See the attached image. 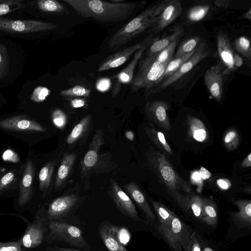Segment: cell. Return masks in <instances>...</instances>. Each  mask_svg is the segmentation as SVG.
<instances>
[{
  "instance_id": "cell-38",
  "label": "cell",
  "mask_w": 251,
  "mask_h": 251,
  "mask_svg": "<svg viewBox=\"0 0 251 251\" xmlns=\"http://www.w3.org/2000/svg\"><path fill=\"white\" fill-rule=\"evenodd\" d=\"M234 47L237 51L246 58H251V47L250 40L245 36L238 37L234 41Z\"/></svg>"
},
{
  "instance_id": "cell-46",
  "label": "cell",
  "mask_w": 251,
  "mask_h": 251,
  "mask_svg": "<svg viewBox=\"0 0 251 251\" xmlns=\"http://www.w3.org/2000/svg\"><path fill=\"white\" fill-rule=\"evenodd\" d=\"M111 226L114 231L118 241L123 245L124 243L128 242L130 238V235L128 231L122 228H119L111 225Z\"/></svg>"
},
{
  "instance_id": "cell-21",
  "label": "cell",
  "mask_w": 251,
  "mask_h": 251,
  "mask_svg": "<svg viewBox=\"0 0 251 251\" xmlns=\"http://www.w3.org/2000/svg\"><path fill=\"white\" fill-rule=\"evenodd\" d=\"M149 44L142 48L137 51L134 54L132 60L121 72H120L116 76V83L113 89L112 96L115 97L119 93L121 86L123 84L131 83L133 80L135 69L142 57L143 54L151 44Z\"/></svg>"
},
{
  "instance_id": "cell-24",
  "label": "cell",
  "mask_w": 251,
  "mask_h": 251,
  "mask_svg": "<svg viewBox=\"0 0 251 251\" xmlns=\"http://www.w3.org/2000/svg\"><path fill=\"white\" fill-rule=\"evenodd\" d=\"M76 155L74 153H65L61 161L55 177L53 189L60 191L69 178L73 168Z\"/></svg>"
},
{
  "instance_id": "cell-14",
  "label": "cell",
  "mask_w": 251,
  "mask_h": 251,
  "mask_svg": "<svg viewBox=\"0 0 251 251\" xmlns=\"http://www.w3.org/2000/svg\"><path fill=\"white\" fill-rule=\"evenodd\" d=\"M155 39L153 35L151 34L142 41L111 54L100 63L97 71L101 72L121 66L126 63L133 54L146 45L151 43Z\"/></svg>"
},
{
  "instance_id": "cell-32",
  "label": "cell",
  "mask_w": 251,
  "mask_h": 251,
  "mask_svg": "<svg viewBox=\"0 0 251 251\" xmlns=\"http://www.w3.org/2000/svg\"><path fill=\"white\" fill-rule=\"evenodd\" d=\"M158 219V224L169 225L176 215L163 203L151 200Z\"/></svg>"
},
{
  "instance_id": "cell-36",
  "label": "cell",
  "mask_w": 251,
  "mask_h": 251,
  "mask_svg": "<svg viewBox=\"0 0 251 251\" xmlns=\"http://www.w3.org/2000/svg\"><path fill=\"white\" fill-rule=\"evenodd\" d=\"M36 4L40 10L47 13H59L65 9L63 5L55 0H39Z\"/></svg>"
},
{
  "instance_id": "cell-1",
  "label": "cell",
  "mask_w": 251,
  "mask_h": 251,
  "mask_svg": "<svg viewBox=\"0 0 251 251\" xmlns=\"http://www.w3.org/2000/svg\"><path fill=\"white\" fill-rule=\"evenodd\" d=\"M147 164L165 187L167 193L185 212L189 213V196L192 194L190 184L181 177L162 151L149 147L146 152Z\"/></svg>"
},
{
  "instance_id": "cell-47",
  "label": "cell",
  "mask_w": 251,
  "mask_h": 251,
  "mask_svg": "<svg viewBox=\"0 0 251 251\" xmlns=\"http://www.w3.org/2000/svg\"><path fill=\"white\" fill-rule=\"evenodd\" d=\"M202 240L199 235L193 231L191 236L189 251H201Z\"/></svg>"
},
{
  "instance_id": "cell-22",
  "label": "cell",
  "mask_w": 251,
  "mask_h": 251,
  "mask_svg": "<svg viewBox=\"0 0 251 251\" xmlns=\"http://www.w3.org/2000/svg\"><path fill=\"white\" fill-rule=\"evenodd\" d=\"M223 71L218 64L209 68L205 72L204 79L206 88L213 98L220 101L223 95Z\"/></svg>"
},
{
  "instance_id": "cell-18",
  "label": "cell",
  "mask_w": 251,
  "mask_h": 251,
  "mask_svg": "<svg viewBox=\"0 0 251 251\" xmlns=\"http://www.w3.org/2000/svg\"><path fill=\"white\" fill-rule=\"evenodd\" d=\"M169 104L161 100H149L144 105V110L148 118L161 129L170 131L171 126L167 110Z\"/></svg>"
},
{
  "instance_id": "cell-2",
  "label": "cell",
  "mask_w": 251,
  "mask_h": 251,
  "mask_svg": "<svg viewBox=\"0 0 251 251\" xmlns=\"http://www.w3.org/2000/svg\"><path fill=\"white\" fill-rule=\"evenodd\" d=\"M80 17L102 22H117L127 19L136 9L138 2L113 3L100 0H62Z\"/></svg>"
},
{
  "instance_id": "cell-25",
  "label": "cell",
  "mask_w": 251,
  "mask_h": 251,
  "mask_svg": "<svg viewBox=\"0 0 251 251\" xmlns=\"http://www.w3.org/2000/svg\"><path fill=\"white\" fill-rule=\"evenodd\" d=\"M239 211L230 213L234 224L238 228L251 227V201L250 200H237L233 201Z\"/></svg>"
},
{
  "instance_id": "cell-60",
  "label": "cell",
  "mask_w": 251,
  "mask_h": 251,
  "mask_svg": "<svg viewBox=\"0 0 251 251\" xmlns=\"http://www.w3.org/2000/svg\"><path fill=\"white\" fill-rule=\"evenodd\" d=\"M8 166H9V164H8V165L5 164L2 166H0V177L7 170Z\"/></svg>"
},
{
  "instance_id": "cell-50",
  "label": "cell",
  "mask_w": 251,
  "mask_h": 251,
  "mask_svg": "<svg viewBox=\"0 0 251 251\" xmlns=\"http://www.w3.org/2000/svg\"><path fill=\"white\" fill-rule=\"evenodd\" d=\"M85 100L79 98L74 99L70 101L71 107L75 108L82 107L85 106Z\"/></svg>"
},
{
  "instance_id": "cell-43",
  "label": "cell",
  "mask_w": 251,
  "mask_h": 251,
  "mask_svg": "<svg viewBox=\"0 0 251 251\" xmlns=\"http://www.w3.org/2000/svg\"><path fill=\"white\" fill-rule=\"evenodd\" d=\"M50 90L48 88L39 86L35 88L30 96V100L35 103H41L44 101L50 95Z\"/></svg>"
},
{
  "instance_id": "cell-41",
  "label": "cell",
  "mask_w": 251,
  "mask_h": 251,
  "mask_svg": "<svg viewBox=\"0 0 251 251\" xmlns=\"http://www.w3.org/2000/svg\"><path fill=\"white\" fill-rule=\"evenodd\" d=\"M91 90L81 85H76L70 88L62 90L59 94L67 97H88Z\"/></svg>"
},
{
  "instance_id": "cell-57",
  "label": "cell",
  "mask_w": 251,
  "mask_h": 251,
  "mask_svg": "<svg viewBox=\"0 0 251 251\" xmlns=\"http://www.w3.org/2000/svg\"><path fill=\"white\" fill-rule=\"evenodd\" d=\"M126 137L130 141H132L134 139V134L132 131L127 130L125 132Z\"/></svg>"
},
{
  "instance_id": "cell-26",
  "label": "cell",
  "mask_w": 251,
  "mask_h": 251,
  "mask_svg": "<svg viewBox=\"0 0 251 251\" xmlns=\"http://www.w3.org/2000/svg\"><path fill=\"white\" fill-rule=\"evenodd\" d=\"M100 237L109 251H127L118 240L111 225L101 223L98 228Z\"/></svg>"
},
{
  "instance_id": "cell-3",
  "label": "cell",
  "mask_w": 251,
  "mask_h": 251,
  "mask_svg": "<svg viewBox=\"0 0 251 251\" xmlns=\"http://www.w3.org/2000/svg\"><path fill=\"white\" fill-rule=\"evenodd\" d=\"M0 131L16 138L30 148L47 135L49 128L37 117L20 112L0 116Z\"/></svg>"
},
{
  "instance_id": "cell-12",
  "label": "cell",
  "mask_w": 251,
  "mask_h": 251,
  "mask_svg": "<svg viewBox=\"0 0 251 251\" xmlns=\"http://www.w3.org/2000/svg\"><path fill=\"white\" fill-rule=\"evenodd\" d=\"M210 54V50L208 44L205 41L200 42L195 49L193 54L182 64L177 71L162 80L153 90L151 93L157 92L169 87L190 71L196 65L209 56Z\"/></svg>"
},
{
  "instance_id": "cell-8",
  "label": "cell",
  "mask_w": 251,
  "mask_h": 251,
  "mask_svg": "<svg viewBox=\"0 0 251 251\" xmlns=\"http://www.w3.org/2000/svg\"><path fill=\"white\" fill-rule=\"evenodd\" d=\"M36 167L35 192L33 202L43 201L50 197L53 192L55 168L58 158H50L43 161L37 152L33 150Z\"/></svg>"
},
{
  "instance_id": "cell-45",
  "label": "cell",
  "mask_w": 251,
  "mask_h": 251,
  "mask_svg": "<svg viewBox=\"0 0 251 251\" xmlns=\"http://www.w3.org/2000/svg\"><path fill=\"white\" fill-rule=\"evenodd\" d=\"M22 247L21 239L11 242H0V251H23Z\"/></svg>"
},
{
  "instance_id": "cell-27",
  "label": "cell",
  "mask_w": 251,
  "mask_h": 251,
  "mask_svg": "<svg viewBox=\"0 0 251 251\" xmlns=\"http://www.w3.org/2000/svg\"><path fill=\"white\" fill-rule=\"evenodd\" d=\"M183 29L181 27L177 26L173 29L171 33L160 39L158 38L148 46L145 51V54L151 55L158 53L171 45L173 42L178 41L182 36Z\"/></svg>"
},
{
  "instance_id": "cell-20",
  "label": "cell",
  "mask_w": 251,
  "mask_h": 251,
  "mask_svg": "<svg viewBox=\"0 0 251 251\" xmlns=\"http://www.w3.org/2000/svg\"><path fill=\"white\" fill-rule=\"evenodd\" d=\"M217 51L223 74L228 75L236 70L233 65L234 53L227 35L219 32L217 36Z\"/></svg>"
},
{
  "instance_id": "cell-10",
  "label": "cell",
  "mask_w": 251,
  "mask_h": 251,
  "mask_svg": "<svg viewBox=\"0 0 251 251\" xmlns=\"http://www.w3.org/2000/svg\"><path fill=\"white\" fill-rule=\"evenodd\" d=\"M45 241L48 243L64 242L71 247L90 251L88 243L77 227L61 221H50Z\"/></svg>"
},
{
  "instance_id": "cell-33",
  "label": "cell",
  "mask_w": 251,
  "mask_h": 251,
  "mask_svg": "<svg viewBox=\"0 0 251 251\" xmlns=\"http://www.w3.org/2000/svg\"><path fill=\"white\" fill-rule=\"evenodd\" d=\"M194 51L189 53L175 57L173 59H172L166 66L161 82L177 71L182 64L193 54Z\"/></svg>"
},
{
  "instance_id": "cell-37",
  "label": "cell",
  "mask_w": 251,
  "mask_h": 251,
  "mask_svg": "<svg viewBox=\"0 0 251 251\" xmlns=\"http://www.w3.org/2000/svg\"><path fill=\"white\" fill-rule=\"evenodd\" d=\"M202 203L203 198L192 194L189 196V213L191 212L196 219L200 221Z\"/></svg>"
},
{
  "instance_id": "cell-6",
  "label": "cell",
  "mask_w": 251,
  "mask_h": 251,
  "mask_svg": "<svg viewBox=\"0 0 251 251\" xmlns=\"http://www.w3.org/2000/svg\"><path fill=\"white\" fill-rule=\"evenodd\" d=\"M33 150L29 148L27 156L22 161L20 184L13 202L14 206L20 210L32 205L36 173Z\"/></svg>"
},
{
  "instance_id": "cell-30",
  "label": "cell",
  "mask_w": 251,
  "mask_h": 251,
  "mask_svg": "<svg viewBox=\"0 0 251 251\" xmlns=\"http://www.w3.org/2000/svg\"><path fill=\"white\" fill-rule=\"evenodd\" d=\"M144 130L148 137L156 147L168 154L173 153L171 147L162 132L147 126L144 127Z\"/></svg>"
},
{
  "instance_id": "cell-23",
  "label": "cell",
  "mask_w": 251,
  "mask_h": 251,
  "mask_svg": "<svg viewBox=\"0 0 251 251\" xmlns=\"http://www.w3.org/2000/svg\"><path fill=\"white\" fill-rule=\"evenodd\" d=\"M125 192L137 205L145 215L148 221L151 224L155 222V217L152 211L146 197L138 185L134 181L124 186Z\"/></svg>"
},
{
  "instance_id": "cell-53",
  "label": "cell",
  "mask_w": 251,
  "mask_h": 251,
  "mask_svg": "<svg viewBox=\"0 0 251 251\" xmlns=\"http://www.w3.org/2000/svg\"><path fill=\"white\" fill-rule=\"evenodd\" d=\"M243 64V60L240 55L237 53H234L233 65L235 69L242 66Z\"/></svg>"
},
{
  "instance_id": "cell-35",
  "label": "cell",
  "mask_w": 251,
  "mask_h": 251,
  "mask_svg": "<svg viewBox=\"0 0 251 251\" xmlns=\"http://www.w3.org/2000/svg\"><path fill=\"white\" fill-rule=\"evenodd\" d=\"M23 1L24 0H0V17L25 8L27 5Z\"/></svg>"
},
{
  "instance_id": "cell-39",
  "label": "cell",
  "mask_w": 251,
  "mask_h": 251,
  "mask_svg": "<svg viewBox=\"0 0 251 251\" xmlns=\"http://www.w3.org/2000/svg\"><path fill=\"white\" fill-rule=\"evenodd\" d=\"M200 41L201 39L199 37H195L187 40L179 47L175 54V57H179L194 51L200 43Z\"/></svg>"
},
{
  "instance_id": "cell-11",
  "label": "cell",
  "mask_w": 251,
  "mask_h": 251,
  "mask_svg": "<svg viewBox=\"0 0 251 251\" xmlns=\"http://www.w3.org/2000/svg\"><path fill=\"white\" fill-rule=\"evenodd\" d=\"M49 223L45 206L44 204L39 205L33 221L28 225L21 238L23 247L33 249L40 245L45 240L48 231Z\"/></svg>"
},
{
  "instance_id": "cell-34",
  "label": "cell",
  "mask_w": 251,
  "mask_h": 251,
  "mask_svg": "<svg viewBox=\"0 0 251 251\" xmlns=\"http://www.w3.org/2000/svg\"><path fill=\"white\" fill-rule=\"evenodd\" d=\"M210 9L207 5H198L191 8L187 14V20L192 23L202 20L207 15Z\"/></svg>"
},
{
  "instance_id": "cell-40",
  "label": "cell",
  "mask_w": 251,
  "mask_h": 251,
  "mask_svg": "<svg viewBox=\"0 0 251 251\" xmlns=\"http://www.w3.org/2000/svg\"><path fill=\"white\" fill-rule=\"evenodd\" d=\"M223 142L224 146L228 150L233 151L236 149L240 142L239 135L237 131L233 128L227 130L224 135Z\"/></svg>"
},
{
  "instance_id": "cell-28",
  "label": "cell",
  "mask_w": 251,
  "mask_h": 251,
  "mask_svg": "<svg viewBox=\"0 0 251 251\" xmlns=\"http://www.w3.org/2000/svg\"><path fill=\"white\" fill-rule=\"evenodd\" d=\"M187 125L189 135L199 142H206L208 138L207 129L204 123L199 119L188 115Z\"/></svg>"
},
{
  "instance_id": "cell-52",
  "label": "cell",
  "mask_w": 251,
  "mask_h": 251,
  "mask_svg": "<svg viewBox=\"0 0 251 251\" xmlns=\"http://www.w3.org/2000/svg\"><path fill=\"white\" fill-rule=\"evenodd\" d=\"M46 251H81L70 248H65L58 246H51L46 248Z\"/></svg>"
},
{
  "instance_id": "cell-9",
  "label": "cell",
  "mask_w": 251,
  "mask_h": 251,
  "mask_svg": "<svg viewBox=\"0 0 251 251\" xmlns=\"http://www.w3.org/2000/svg\"><path fill=\"white\" fill-rule=\"evenodd\" d=\"M155 228L173 251H189L193 231L176 215L167 225L156 224Z\"/></svg>"
},
{
  "instance_id": "cell-61",
  "label": "cell",
  "mask_w": 251,
  "mask_h": 251,
  "mask_svg": "<svg viewBox=\"0 0 251 251\" xmlns=\"http://www.w3.org/2000/svg\"><path fill=\"white\" fill-rule=\"evenodd\" d=\"M110 2L113 3H124L125 2V0H110Z\"/></svg>"
},
{
  "instance_id": "cell-29",
  "label": "cell",
  "mask_w": 251,
  "mask_h": 251,
  "mask_svg": "<svg viewBox=\"0 0 251 251\" xmlns=\"http://www.w3.org/2000/svg\"><path fill=\"white\" fill-rule=\"evenodd\" d=\"M218 221V211L215 202L210 199L203 198L201 221L210 226L215 227Z\"/></svg>"
},
{
  "instance_id": "cell-56",
  "label": "cell",
  "mask_w": 251,
  "mask_h": 251,
  "mask_svg": "<svg viewBox=\"0 0 251 251\" xmlns=\"http://www.w3.org/2000/svg\"><path fill=\"white\" fill-rule=\"evenodd\" d=\"M241 166L244 168H248L251 167V154L249 153L247 156L245 158L241 163Z\"/></svg>"
},
{
  "instance_id": "cell-58",
  "label": "cell",
  "mask_w": 251,
  "mask_h": 251,
  "mask_svg": "<svg viewBox=\"0 0 251 251\" xmlns=\"http://www.w3.org/2000/svg\"><path fill=\"white\" fill-rule=\"evenodd\" d=\"M201 251H214V250L209 246L204 244V243L202 241Z\"/></svg>"
},
{
  "instance_id": "cell-31",
  "label": "cell",
  "mask_w": 251,
  "mask_h": 251,
  "mask_svg": "<svg viewBox=\"0 0 251 251\" xmlns=\"http://www.w3.org/2000/svg\"><path fill=\"white\" fill-rule=\"evenodd\" d=\"M91 121V115H87L83 117L68 136L67 143L69 145L73 144L81 138L90 128Z\"/></svg>"
},
{
  "instance_id": "cell-13",
  "label": "cell",
  "mask_w": 251,
  "mask_h": 251,
  "mask_svg": "<svg viewBox=\"0 0 251 251\" xmlns=\"http://www.w3.org/2000/svg\"><path fill=\"white\" fill-rule=\"evenodd\" d=\"M57 25L36 20H14L0 17V31L8 33H30L48 31Z\"/></svg>"
},
{
  "instance_id": "cell-5",
  "label": "cell",
  "mask_w": 251,
  "mask_h": 251,
  "mask_svg": "<svg viewBox=\"0 0 251 251\" xmlns=\"http://www.w3.org/2000/svg\"><path fill=\"white\" fill-rule=\"evenodd\" d=\"M138 64L130 91L133 93L144 89L149 95L160 83L168 64L159 62L153 55L143 54Z\"/></svg>"
},
{
  "instance_id": "cell-19",
  "label": "cell",
  "mask_w": 251,
  "mask_h": 251,
  "mask_svg": "<svg viewBox=\"0 0 251 251\" xmlns=\"http://www.w3.org/2000/svg\"><path fill=\"white\" fill-rule=\"evenodd\" d=\"M182 13V7L178 0H164L161 2V9L153 31L159 32L170 25Z\"/></svg>"
},
{
  "instance_id": "cell-44",
  "label": "cell",
  "mask_w": 251,
  "mask_h": 251,
  "mask_svg": "<svg viewBox=\"0 0 251 251\" xmlns=\"http://www.w3.org/2000/svg\"><path fill=\"white\" fill-rule=\"evenodd\" d=\"M53 124L57 128L62 129L66 125L67 118L65 113L59 109L53 111L51 115Z\"/></svg>"
},
{
  "instance_id": "cell-55",
  "label": "cell",
  "mask_w": 251,
  "mask_h": 251,
  "mask_svg": "<svg viewBox=\"0 0 251 251\" xmlns=\"http://www.w3.org/2000/svg\"><path fill=\"white\" fill-rule=\"evenodd\" d=\"M214 4L218 7L222 8H227L229 4V0H216Z\"/></svg>"
},
{
  "instance_id": "cell-51",
  "label": "cell",
  "mask_w": 251,
  "mask_h": 251,
  "mask_svg": "<svg viewBox=\"0 0 251 251\" xmlns=\"http://www.w3.org/2000/svg\"><path fill=\"white\" fill-rule=\"evenodd\" d=\"M217 184L218 186L222 190H227L231 186V184L230 181L225 178H220L217 180Z\"/></svg>"
},
{
  "instance_id": "cell-7",
  "label": "cell",
  "mask_w": 251,
  "mask_h": 251,
  "mask_svg": "<svg viewBox=\"0 0 251 251\" xmlns=\"http://www.w3.org/2000/svg\"><path fill=\"white\" fill-rule=\"evenodd\" d=\"M103 144V132L100 129L95 133L81 161L80 175L82 177L88 176L92 173L107 172L113 169L112 162L108 157L109 153L99 154L100 147Z\"/></svg>"
},
{
  "instance_id": "cell-4",
  "label": "cell",
  "mask_w": 251,
  "mask_h": 251,
  "mask_svg": "<svg viewBox=\"0 0 251 251\" xmlns=\"http://www.w3.org/2000/svg\"><path fill=\"white\" fill-rule=\"evenodd\" d=\"M161 8V3L155 4L143 11L123 25L109 39L107 48L115 51L130 42L136 36L156 23Z\"/></svg>"
},
{
  "instance_id": "cell-16",
  "label": "cell",
  "mask_w": 251,
  "mask_h": 251,
  "mask_svg": "<svg viewBox=\"0 0 251 251\" xmlns=\"http://www.w3.org/2000/svg\"><path fill=\"white\" fill-rule=\"evenodd\" d=\"M107 191L116 207L124 216L135 221H140L132 201L115 179H110Z\"/></svg>"
},
{
  "instance_id": "cell-48",
  "label": "cell",
  "mask_w": 251,
  "mask_h": 251,
  "mask_svg": "<svg viewBox=\"0 0 251 251\" xmlns=\"http://www.w3.org/2000/svg\"><path fill=\"white\" fill-rule=\"evenodd\" d=\"M191 181L192 183L198 186L197 191L201 193L203 188V179L201 178L199 171H195L191 173Z\"/></svg>"
},
{
  "instance_id": "cell-54",
  "label": "cell",
  "mask_w": 251,
  "mask_h": 251,
  "mask_svg": "<svg viewBox=\"0 0 251 251\" xmlns=\"http://www.w3.org/2000/svg\"><path fill=\"white\" fill-rule=\"evenodd\" d=\"M199 172L203 180L209 179L212 176L211 173L203 167H201Z\"/></svg>"
},
{
  "instance_id": "cell-42",
  "label": "cell",
  "mask_w": 251,
  "mask_h": 251,
  "mask_svg": "<svg viewBox=\"0 0 251 251\" xmlns=\"http://www.w3.org/2000/svg\"><path fill=\"white\" fill-rule=\"evenodd\" d=\"M9 68V56L4 45L0 43V78L6 75Z\"/></svg>"
},
{
  "instance_id": "cell-17",
  "label": "cell",
  "mask_w": 251,
  "mask_h": 251,
  "mask_svg": "<svg viewBox=\"0 0 251 251\" xmlns=\"http://www.w3.org/2000/svg\"><path fill=\"white\" fill-rule=\"evenodd\" d=\"M22 161L9 164L0 177V198L15 197L17 194L21 177Z\"/></svg>"
},
{
  "instance_id": "cell-59",
  "label": "cell",
  "mask_w": 251,
  "mask_h": 251,
  "mask_svg": "<svg viewBox=\"0 0 251 251\" xmlns=\"http://www.w3.org/2000/svg\"><path fill=\"white\" fill-rule=\"evenodd\" d=\"M243 18L248 19L249 20H251V9L250 8L243 15Z\"/></svg>"
},
{
  "instance_id": "cell-15",
  "label": "cell",
  "mask_w": 251,
  "mask_h": 251,
  "mask_svg": "<svg viewBox=\"0 0 251 251\" xmlns=\"http://www.w3.org/2000/svg\"><path fill=\"white\" fill-rule=\"evenodd\" d=\"M79 200L78 193L73 192L50 200L47 203V207L45 206L48 220L60 221L61 219L69 214L78 203Z\"/></svg>"
},
{
  "instance_id": "cell-49",
  "label": "cell",
  "mask_w": 251,
  "mask_h": 251,
  "mask_svg": "<svg viewBox=\"0 0 251 251\" xmlns=\"http://www.w3.org/2000/svg\"><path fill=\"white\" fill-rule=\"evenodd\" d=\"M110 79L108 78H101L98 80L96 83L97 89L100 92L107 91L111 86Z\"/></svg>"
}]
</instances>
